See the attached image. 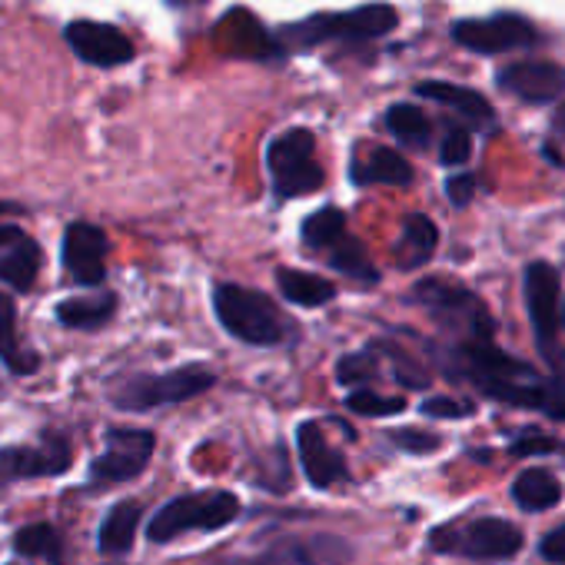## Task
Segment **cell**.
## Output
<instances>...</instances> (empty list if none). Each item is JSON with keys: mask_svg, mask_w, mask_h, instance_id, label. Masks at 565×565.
<instances>
[{"mask_svg": "<svg viewBox=\"0 0 565 565\" xmlns=\"http://www.w3.org/2000/svg\"><path fill=\"white\" fill-rule=\"evenodd\" d=\"M542 413H545V416H552V419H565V376H555V380H548V390H545Z\"/></svg>", "mask_w": 565, "mask_h": 565, "instance_id": "38", "label": "cell"}, {"mask_svg": "<svg viewBox=\"0 0 565 565\" xmlns=\"http://www.w3.org/2000/svg\"><path fill=\"white\" fill-rule=\"evenodd\" d=\"M71 446L64 436H44L38 446H11L0 449V482L38 479V476H61L71 469Z\"/></svg>", "mask_w": 565, "mask_h": 565, "instance_id": "14", "label": "cell"}, {"mask_svg": "<svg viewBox=\"0 0 565 565\" xmlns=\"http://www.w3.org/2000/svg\"><path fill=\"white\" fill-rule=\"evenodd\" d=\"M220 34L230 41V47H233L236 54L263 57V54H269V51H273V44H269L266 31H263V28H259V21H256L253 14H246V11H233V14H226V18H223V24H220Z\"/></svg>", "mask_w": 565, "mask_h": 565, "instance_id": "26", "label": "cell"}, {"mask_svg": "<svg viewBox=\"0 0 565 565\" xmlns=\"http://www.w3.org/2000/svg\"><path fill=\"white\" fill-rule=\"evenodd\" d=\"M436 243H439L436 223L423 213H409L403 220V236L396 243V263L403 269H419L436 253Z\"/></svg>", "mask_w": 565, "mask_h": 565, "instance_id": "19", "label": "cell"}, {"mask_svg": "<svg viewBox=\"0 0 565 565\" xmlns=\"http://www.w3.org/2000/svg\"><path fill=\"white\" fill-rule=\"evenodd\" d=\"M276 287L297 307H327L337 297V287L330 279L317 276V273H303V269H276Z\"/></svg>", "mask_w": 565, "mask_h": 565, "instance_id": "20", "label": "cell"}, {"mask_svg": "<svg viewBox=\"0 0 565 565\" xmlns=\"http://www.w3.org/2000/svg\"><path fill=\"white\" fill-rule=\"evenodd\" d=\"M317 153V140L310 130L297 127L287 130L269 140L266 147V167L273 177V190L282 200H294V196H310L323 186L327 173L323 167L313 160Z\"/></svg>", "mask_w": 565, "mask_h": 565, "instance_id": "4", "label": "cell"}, {"mask_svg": "<svg viewBox=\"0 0 565 565\" xmlns=\"http://www.w3.org/2000/svg\"><path fill=\"white\" fill-rule=\"evenodd\" d=\"M512 499L519 502V509L525 512H545L552 505H558L562 499V486L548 469H525L515 482H512Z\"/></svg>", "mask_w": 565, "mask_h": 565, "instance_id": "24", "label": "cell"}, {"mask_svg": "<svg viewBox=\"0 0 565 565\" xmlns=\"http://www.w3.org/2000/svg\"><path fill=\"white\" fill-rule=\"evenodd\" d=\"M4 213H21V206H14V203H0V216Z\"/></svg>", "mask_w": 565, "mask_h": 565, "instance_id": "42", "label": "cell"}, {"mask_svg": "<svg viewBox=\"0 0 565 565\" xmlns=\"http://www.w3.org/2000/svg\"><path fill=\"white\" fill-rule=\"evenodd\" d=\"M71 51L90 64V67H124L134 61V41L117 31L114 24H100V21H74L64 31Z\"/></svg>", "mask_w": 565, "mask_h": 565, "instance_id": "13", "label": "cell"}, {"mask_svg": "<svg viewBox=\"0 0 565 565\" xmlns=\"http://www.w3.org/2000/svg\"><path fill=\"white\" fill-rule=\"evenodd\" d=\"M297 446H300V459H303L307 479L317 489H330V486H337V482L347 479L343 456L327 443V436H323V429L317 423H303L297 429Z\"/></svg>", "mask_w": 565, "mask_h": 565, "instance_id": "16", "label": "cell"}, {"mask_svg": "<svg viewBox=\"0 0 565 565\" xmlns=\"http://www.w3.org/2000/svg\"><path fill=\"white\" fill-rule=\"evenodd\" d=\"M153 456V433L147 429H110L107 449L94 459L90 476L94 482H127L147 469Z\"/></svg>", "mask_w": 565, "mask_h": 565, "instance_id": "10", "label": "cell"}, {"mask_svg": "<svg viewBox=\"0 0 565 565\" xmlns=\"http://www.w3.org/2000/svg\"><path fill=\"white\" fill-rule=\"evenodd\" d=\"M469 157H472V137H469V130L452 127L443 137V147H439L443 167H462V163H469Z\"/></svg>", "mask_w": 565, "mask_h": 565, "instance_id": "34", "label": "cell"}, {"mask_svg": "<svg viewBox=\"0 0 565 565\" xmlns=\"http://www.w3.org/2000/svg\"><path fill=\"white\" fill-rule=\"evenodd\" d=\"M236 512H239L236 495L223 492V489L177 495L153 515L147 535H150V542H170L193 529H223L236 519Z\"/></svg>", "mask_w": 565, "mask_h": 565, "instance_id": "5", "label": "cell"}, {"mask_svg": "<svg viewBox=\"0 0 565 565\" xmlns=\"http://www.w3.org/2000/svg\"><path fill=\"white\" fill-rule=\"evenodd\" d=\"M399 14L390 4H363L347 14H317L307 18L294 28L282 31V38L294 41L297 47H317V44H360V41H376L396 28Z\"/></svg>", "mask_w": 565, "mask_h": 565, "instance_id": "3", "label": "cell"}, {"mask_svg": "<svg viewBox=\"0 0 565 565\" xmlns=\"http://www.w3.org/2000/svg\"><path fill=\"white\" fill-rule=\"evenodd\" d=\"M456 360H459V373L472 380L486 396L509 403V406L542 409L548 383H542L535 370H529L525 363L495 350L492 337H469L456 350Z\"/></svg>", "mask_w": 565, "mask_h": 565, "instance_id": "1", "label": "cell"}, {"mask_svg": "<svg viewBox=\"0 0 565 565\" xmlns=\"http://www.w3.org/2000/svg\"><path fill=\"white\" fill-rule=\"evenodd\" d=\"M452 41L472 54H509L535 44V28L519 14L469 18L452 24Z\"/></svg>", "mask_w": 565, "mask_h": 565, "instance_id": "9", "label": "cell"}, {"mask_svg": "<svg viewBox=\"0 0 565 565\" xmlns=\"http://www.w3.org/2000/svg\"><path fill=\"white\" fill-rule=\"evenodd\" d=\"M117 310L114 294H97V297H74L57 307V323L67 330H100L110 323Z\"/></svg>", "mask_w": 565, "mask_h": 565, "instance_id": "22", "label": "cell"}, {"mask_svg": "<svg viewBox=\"0 0 565 565\" xmlns=\"http://www.w3.org/2000/svg\"><path fill=\"white\" fill-rule=\"evenodd\" d=\"M495 84L529 104H548L565 94V67L548 61H522L509 64L495 74Z\"/></svg>", "mask_w": 565, "mask_h": 565, "instance_id": "15", "label": "cell"}, {"mask_svg": "<svg viewBox=\"0 0 565 565\" xmlns=\"http://www.w3.org/2000/svg\"><path fill=\"white\" fill-rule=\"evenodd\" d=\"M548 449H555V443L552 439H539V436L535 439H522V443L512 446L515 456H532V452H548Z\"/></svg>", "mask_w": 565, "mask_h": 565, "instance_id": "40", "label": "cell"}, {"mask_svg": "<svg viewBox=\"0 0 565 565\" xmlns=\"http://www.w3.org/2000/svg\"><path fill=\"white\" fill-rule=\"evenodd\" d=\"M386 127H390L393 137H399L409 147H423L429 140V120L413 104H393L386 110Z\"/></svg>", "mask_w": 565, "mask_h": 565, "instance_id": "30", "label": "cell"}, {"mask_svg": "<svg viewBox=\"0 0 565 565\" xmlns=\"http://www.w3.org/2000/svg\"><path fill=\"white\" fill-rule=\"evenodd\" d=\"M213 310L223 330L239 343L276 347L287 337V320H282L276 303L259 290L239 287V282H220L213 290Z\"/></svg>", "mask_w": 565, "mask_h": 565, "instance_id": "2", "label": "cell"}, {"mask_svg": "<svg viewBox=\"0 0 565 565\" xmlns=\"http://www.w3.org/2000/svg\"><path fill=\"white\" fill-rule=\"evenodd\" d=\"M140 515H143L140 502H134V499L117 502V505L107 512V519L100 522V552H107V555H124V552H130Z\"/></svg>", "mask_w": 565, "mask_h": 565, "instance_id": "25", "label": "cell"}, {"mask_svg": "<svg viewBox=\"0 0 565 565\" xmlns=\"http://www.w3.org/2000/svg\"><path fill=\"white\" fill-rule=\"evenodd\" d=\"M347 406L360 416H396L406 409V399L399 396H376L373 390H356L347 396Z\"/></svg>", "mask_w": 565, "mask_h": 565, "instance_id": "32", "label": "cell"}, {"mask_svg": "<svg viewBox=\"0 0 565 565\" xmlns=\"http://www.w3.org/2000/svg\"><path fill=\"white\" fill-rule=\"evenodd\" d=\"M327 253H330V266L340 269L343 276L360 279V282H376L380 279V269L373 266V259H370V253H366V246L360 239L343 236Z\"/></svg>", "mask_w": 565, "mask_h": 565, "instance_id": "27", "label": "cell"}, {"mask_svg": "<svg viewBox=\"0 0 565 565\" xmlns=\"http://www.w3.org/2000/svg\"><path fill=\"white\" fill-rule=\"evenodd\" d=\"M323 558L313 552V548H307L303 542H297V539H290V542H276V545H269L256 562H249V565H320Z\"/></svg>", "mask_w": 565, "mask_h": 565, "instance_id": "31", "label": "cell"}, {"mask_svg": "<svg viewBox=\"0 0 565 565\" xmlns=\"http://www.w3.org/2000/svg\"><path fill=\"white\" fill-rule=\"evenodd\" d=\"M539 552H542V558H548V562H565V522H562L558 529H552V532L542 539Z\"/></svg>", "mask_w": 565, "mask_h": 565, "instance_id": "39", "label": "cell"}, {"mask_svg": "<svg viewBox=\"0 0 565 565\" xmlns=\"http://www.w3.org/2000/svg\"><path fill=\"white\" fill-rule=\"evenodd\" d=\"M552 127H555V134H565V104L555 110V120H552Z\"/></svg>", "mask_w": 565, "mask_h": 565, "instance_id": "41", "label": "cell"}, {"mask_svg": "<svg viewBox=\"0 0 565 565\" xmlns=\"http://www.w3.org/2000/svg\"><path fill=\"white\" fill-rule=\"evenodd\" d=\"M353 180H356L360 186H366V183L409 186V183H413V167H409L406 157H399L396 150L380 147V150L370 153L366 163H356V167H353Z\"/></svg>", "mask_w": 565, "mask_h": 565, "instance_id": "23", "label": "cell"}, {"mask_svg": "<svg viewBox=\"0 0 565 565\" xmlns=\"http://www.w3.org/2000/svg\"><path fill=\"white\" fill-rule=\"evenodd\" d=\"M423 413L433 416V419H462V416L472 413V403H459V399L436 396V399H426L423 403Z\"/></svg>", "mask_w": 565, "mask_h": 565, "instance_id": "35", "label": "cell"}, {"mask_svg": "<svg viewBox=\"0 0 565 565\" xmlns=\"http://www.w3.org/2000/svg\"><path fill=\"white\" fill-rule=\"evenodd\" d=\"M472 193H476V180L469 173H459V177H449L446 180V196L452 206H469L472 203Z\"/></svg>", "mask_w": 565, "mask_h": 565, "instance_id": "37", "label": "cell"}, {"mask_svg": "<svg viewBox=\"0 0 565 565\" xmlns=\"http://www.w3.org/2000/svg\"><path fill=\"white\" fill-rule=\"evenodd\" d=\"M562 323H565V310H562Z\"/></svg>", "mask_w": 565, "mask_h": 565, "instance_id": "44", "label": "cell"}, {"mask_svg": "<svg viewBox=\"0 0 565 565\" xmlns=\"http://www.w3.org/2000/svg\"><path fill=\"white\" fill-rule=\"evenodd\" d=\"M525 303H529V320L539 340V350L548 360H558V347H555V317H558V273L548 263H532L525 269Z\"/></svg>", "mask_w": 565, "mask_h": 565, "instance_id": "11", "label": "cell"}, {"mask_svg": "<svg viewBox=\"0 0 565 565\" xmlns=\"http://www.w3.org/2000/svg\"><path fill=\"white\" fill-rule=\"evenodd\" d=\"M0 360H4L18 376H31L41 366L38 353L24 350L18 340V307L4 290H0Z\"/></svg>", "mask_w": 565, "mask_h": 565, "instance_id": "21", "label": "cell"}, {"mask_svg": "<svg viewBox=\"0 0 565 565\" xmlns=\"http://www.w3.org/2000/svg\"><path fill=\"white\" fill-rule=\"evenodd\" d=\"M393 443L399 449H406V452H433V449H439V436L419 433V429H399V433H393Z\"/></svg>", "mask_w": 565, "mask_h": 565, "instance_id": "36", "label": "cell"}, {"mask_svg": "<svg viewBox=\"0 0 565 565\" xmlns=\"http://www.w3.org/2000/svg\"><path fill=\"white\" fill-rule=\"evenodd\" d=\"M376 376V360L373 353H353V356H343L340 366H337V380L343 386H356V383H366Z\"/></svg>", "mask_w": 565, "mask_h": 565, "instance_id": "33", "label": "cell"}, {"mask_svg": "<svg viewBox=\"0 0 565 565\" xmlns=\"http://www.w3.org/2000/svg\"><path fill=\"white\" fill-rule=\"evenodd\" d=\"M439 552H462L469 558H512L522 548V529L505 519H476L459 529L433 532Z\"/></svg>", "mask_w": 565, "mask_h": 565, "instance_id": "7", "label": "cell"}, {"mask_svg": "<svg viewBox=\"0 0 565 565\" xmlns=\"http://www.w3.org/2000/svg\"><path fill=\"white\" fill-rule=\"evenodd\" d=\"M413 300L423 303L439 323L466 330V337H492V323H489L482 303L469 290L456 287V282H449V279L416 282Z\"/></svg>", "mask_w": 565, "mask_h": 565, "instance_id": "8", "label": "cell"}, {"mask_svg": "<svg viewBox=\"0 0 565 565\" xmlns=\"http://www.w3.org/2000/svg\"><path fill=\"white\" fill-rule=\"evenodd\" d=\"M107 253L110 239L100 226L77 220L64 230V266L81 287H100L107 276Z\"/></svg>", "mask_w": 565, "mask_h": 565, "instance_id": "12", "label": "cell"}, {"mask_svg": "<svg viewBox=\"0 0 565 565\" xmlns=\"http://www.w3.org/2000/svg\"><path fill=\"white\" fill-rule=\"evenodd\" d=\"M216 376L206 366H180L170 370L163 376H134L127 383H120L110 399L117 409H157V406H173V403H186L206 390H213Z\"/></svg>", "mask_w": 565, "mask_h": 565, "instance_id": "6", "label": "cell"}, {"mask_svg": "<svg viewBox=\"0 0 565 565\" xmlns=\"http://www.w3.org/2000/svg\"><path fill=\"white\" fill-rule=\"evenodd\" d=\"M343 236H347V216L340 206H323V210L310 213L303 223V243L310 249H330Z\"/></svg>", "mask_w": 565, "mask_h": 565, "instance_id": "29", "label": "cell"}, {"mask_svg": "<svg viewBox=\"0 0 565 565\" xmlns=\"http://www.w3.org/2000/svg\"><path fill=\"white\" fill-rule=\"evenodd\" d=\"M416 94L423 100H433V104H443L449 110H456L459 117H466L472 127L479 130H492L495 127V117L486 104L482 94L469 90V87H459V84H443V81H426V84H416Z\"/></svg>", "mask_w": 565, "mask_h": 565, "instance_id": "18", "label": "cell"}, {"mask_svg": "<svg viewBox=\"0 0 565 565\" xmlns=\"http://www.w3.org/2000/svg\"><path fill=\"white\" fill-rule=\"evenodd\" d=\"M41 263H44V253L24 230L11 233L4 243H0V282L18 294H28L34 287Z\"/></svg>", "mask_w": 565, "mask_h": 565, "instance_id": "17", "label": "cell"}, {"mask_svg": "<svg viewBox=\"0 0 565 565\" xmlns=\"http://www.w3.org/2000/svg\"><path fill=\"white\" fill-rule=\"evenodd\" d=\"M173 4H180V8H183V4H200V0H173Z\"/></svg>", "mask_w": 565, "mask_h": 565, "instance_id": "43", "label": "cell"}, {"mask_svg": "<svg viewBox=\"0 0 565 565\" xmlns=\"http://www.w3.org/2000/svg\"><path fill=\"white\" fill-rule=\"evenodd\" d=\"M14 548L21 555H34V558H47L51 565H64V539L54 525L38 522L28 525L14 535Z\"/></svg>", "mask_w": 565, "mask_h": 565, "instance_id": "28", "label": "cell"}]
</instances>
